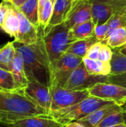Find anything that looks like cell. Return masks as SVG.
<instances>
[{
	"label": "cell",
	"instance_id": "obj_4",
	"mask_svg": "<svg viewBox=\"0 0 126 127\" xmlns=\"http://www.w3.org/2000/svg\"><path fill=\"white\" fill-rule=\"evenodd\" d=\"M116 103L114 101L104 100L90 96L79 103L57 111H51L49 115L57 121L66 125L73 121H77L100 108Z\"/></svg>",
	"mask_w": 126,
	"mask_h": 127
},
{
	"label": "cell",
	"instance_id": "obj_33",
	"mask_svg": "<svg viewBox=\"0 0 126 127\" xmlns=\"http://www.w3.org/2000/svg\"><path fill=\"white\" fill-rule=\"evenodd\" d=\"M7 10V3L5 1H2L1 2V7H0V27L1 26V25L4 22Z\"/></svg>",
	"mask_w": 126,
	"mask_h": 127
},
{
	"label": "cell",
	"instance_id": "obj_36",
	"mask_svg": "<svg viewBox=\"0 0 126 127\" xmlns=\"http://www.w3.org/2000/svg\"><path fill=\"white\" fill-rule=\"evenodd\" d=\"M115 50H117V51L118 52H120V54H122L126 56V44L125 45H123V47H121V48H117V49H115Z\"/></svg>",
	"mask_w": 126,
	"mask_h": 127
},
{
	"label": "cell",
	"instance_id": "obj_28",
	"mask_svg": "<svg viewBox=\"0 0 126 127\" xmlns=\"http://www.w3.org/2000/svg\"><path fill=\"white\" fill-rule=\"evenodd\" d=\"M111 5L114 13H120L126 16V0H97Z\"/></svg>",
	"mask_w": 126,
	"mask_h": 127
},
{
	"label": "cell",
	"instance_id": "obj_20",
	"mask_svg": "<svg viewBox=\"0 0 126 127\" xmlns=\"http://www.w3.org/2000/svg\"><path fill=\"white\" fill-rule=\"evenodd\" d=\"M16 53V48L14 41L8 42L0 48V68L10 71Z\"/></svg>",
	"mask_w": 126,
	"mask_h": 127
},
{
	"label": "cell",
	"instance_id": "obj_2",
	"mask_svg": "<svg viewBox=\"0 0 126 127\" xmlns=\"http://www.w3.org/2000/svg\"><path fill=\"white\" fill-rule=\"evenodd\" d=\"M39 39L46 67L50 76L57 62L73 42L69 36V29L62 23L44 33L43 29L39 27Z\"/></svg>",
	"mask_w": 126,
	"mask_h": 127
},
{
	"label": "cell",
	"instance_id": "obj_17",
	"mask_svg": "<svg viewBox=\"0 0 126 127\" xmlns=\"http://www.w3.org/2000/svg\"><path fill=\"white\" fill-rule=\"evenodd\" d=\"M6 2V1H5ZM7 3V10L1 28L10 36L16 37L19 29V19L16 8L9 2Z\"/></svg>",
	"mask_w": 126,
	"mask_h": 127
},
{
	"label": "cell",
	"instance_id": "obj_16",
	"mask_svg": "<svg viewBox=\"0 0 126 127\" xmlns=\"http://www.w3.org/2000/svg\"><path fill=\"white\" fill-rule=\"evenodd\" d=\"M10 72L13 74L18 90L24 91L27 86L28 80L26 76L22 57L17 50L12 63Z\"/></svg>",
	"mask_w": 126,
	"mask_h": 127
},
{
	"label": "cell",
	"instance_id": "obj_1",
	"mask_svg": "<svg viewBox=\"0 0 126 127\" xmlns=\"http://www.w3.org/2000/svg\"><path fill=\"white\" fill-rule=\"evenodd\" d=\"M39 115H49V112L37 105L24 91L0 90V126Z\"/></svg>",
	"mask_w": 126,
	"mask_h": 127
},
{
	"label": "cell",
	"instance_id": "obj_26",
	"mask_svg": "<svg viewBox=\"0 0 126 127\" xmlns=\"http://www.w3.org/2000/svg\"><path fill=\"white\" fill-rule=\"evenodd\" d=\"M108 30L107 37L111 33H112L115 30L123 27L126 28V16L120 13H114L108 22Z\"/></svg>",
	"mask_w": 126,
	"mask_h": 127
},
{
	"label": "cell",
	"instance_id": "obj_15",
	"mask_svg": "<svg viewBox=\"0 0 126 127\" xmlns=\"http://www.w3.org/2000/svg\"><path fill=\"white\" fill-rule=\"evenodd\" d=\"M72 2L68 0H56L53 4V13L50 22L44 30V33H47L52 28L64 23L67 14L71 7Z\"/></svg>",
	"mask_w": 126,
	"mask_h": 127
},
{
	"label": "cell",
	"instance_id": "obj_24",
	"mask_svg": "<svg viewBox=\"0 0 126 127\" xmlns=\"http://www.w3.org/2000/svg\"><path fill=\"white\" fill-rule=\"evenodd\" d=\"M110 63L111 66V74L126 73V56L114 49L113 57Z\"/></svg>",
	"mask_w": 126,
	"mask_h": 127
},
{
	"label": "cell",
	"instance_id": "obj_8",
	"mask_svg": "<svg viewBox=\"0 0 126 127\" xmlns=\"http://www.w3.org/2000/svg\"><path fill=\"white\" fill-rule=\"evenodd\" d=\"M90 96L104 100L114 101L123 106L126 101V89L110 83H97L88 90Z\"/></svg>",
	"mask_w": 126,
	"mask_h": 127
},
{
	"label": "cell",
	"instance_id": "obj_9",
	"mask_svg": "<svg viewBox=\"0 0 126 127\" xmlns=\"http://www.w3.org/2000/svg\"><path fill=\"white\" fill-rule=\"evenodd\" d=\"M91 0H76L72 2L64 24L71 30L75 25L91 19Z\"/></svg>",
	"mask_w": 126,
	"mask_h": 127
},
{
	"label": "cell",
	"instance_id": "obj_43",
	"mask_svg": "<svg viewBox=\"0 0 126 127\" xmlns=\"http://www.w3.org/2000/svg\"><path fill=\"white\" fill-rule=\"evenodd\" d=\"M0 7H1V3H0Z\"/></svg>",
	"mask_w": 126,
	"mask_h": 127
},
{
	"label": "cell",
	"instance_id": "obj_3",
	"mask_svg": "<svg viewBox=\"0 0 126 127\" xmlns=\"http://www.w3.org/2000/svg\"><path fill=\"white\" fill-rule=\"evenodd\" d=\"M16 50L22 57L27 80L34 79L50 86V74L46 67L39 39L33 45H23L14 42Z\"/></svg>",
	"mask_w": 126,
	"mask_h": 127
},
{
	"label": "cell",
	"instance_id": "obj_23",
	"mask_svg": "<svg viewBox=\"0 0 126 127\" xmlns=\"http://www.w3.org/2000/svg\"><path fill=\"white\" fill-rule=\"evenodd\" d=\"M105 42L111 48L117 49L126 44V28L123 27L115 30L105 40Z\"/></svg>",
	"mask_w": 126,
	"mask_h": 127
},
{
	"label": "cell",
	"instance_id": "obj_39",
	"mask_svg": "<svg viewBox=\"0 0 126 127\" xmlns=\"http://www.w3.org/2000/svg\"><path fill=\"white\" fill-rule=\"evenodd\" d=\"M123 117H124V121H125V124H126V112L123 111Z\"/></svg>",
	"mask_w": 126,
	"mask_h": 127
},
{
	"label": "cell",
	"instance_id": "obj_12",
	"mask_svg": "<svg viewBox=\"0 0 126 127\" xmlns=\"http://www.w3.org/2000/svg\"><path fill=\"white\" fill-rule=\"evenodd\" d=\"M4 127H65L50 115H39L19 119L4 125Z\"/></svg>",
	"mask_w": 126,
	"mask_h": 127
},
{
	"label": "cell",
	"instance_id": "obj_30",
	"mask_svg": "<svg viewBox=\"0 0 126 127\" xmlns=\"http://www.w3.org/2000/svg\"><path fill=\"white\" fill-rule=\"evenodd\" d=\"M113 53L114 51L108 45H107L105 43H102L99 54L98 60L105 62H111L113 57Z\"/></svg>",
	"mask_w": 126,
	"mask_h": 127
},
{
	"label": "cell",
	"instance_id": "obj_25",
	"mask_svg": "<svg viewBox=\"0 0 126 127\" xmlns=\"http://www.w3.org/2000/svg\"><path fill=\"white\" fill-rule=\"evenodd\" d=\"M0 89L4 91H20L16 87L12 73L1 68H0Z\"/></svg>",
	"mask_w": 126,
	"mask_h": 127
},
{
	"label": "cell",
	"instance_id": "obj_29",
	"mask_svg": "<svg viewBox=\"0 0 126 127\" xmlns=\"http://www.w3.org/2000/svg\"><path fill=\"white\" fill-rule=\"evenodd\" d=\"M108 30V22H107V23H105V24H103V25H97V26H95V28H94V36L99 42L105 41V39L107 38Z\"/></svg>",
	"mask_w": 126,
	"mask_h": 127
},
{
	"label": "cell",
	"instance_id": "obj_18",
	"mask_svg": "<svg viewBox=\"0 0 126 127\" xmlns=\"http://www.w3.org/2000/svg\"><path fill=\"white\" fill-rule=\"evenodd\" d=\"M82 62L91 74L108 76L111 72V66L110 62L101 61L99 60H92L86 57L82 58Z\"/></svg>",
	"mask_w": 126,
	"mask_h": 127
},
{
	"label": "cell",
	"instance_id": "obj_27",
	"mask_svg": "<svg viewBox=\"0 0 126 127\" xmlns=\"http://www.w3.org/2000/svg\"><path fill=\"white\" fill-rule=\"evenodd\" d=\"M124 123L125 121L123 117V112H121L108 116L97 127H111Z\"/></svg>",
	"mask_w": 126,
	"mask_h": 127
},
{
	"label": "cell",
	"instance_id": "obj_14",
	"mask_svg": "<svg viewBox=\"0 0 126 127\" xmlns=\"http://www.w3.org/2000/svg\"><path fill=\"white\" fill-rule=\"evenodd\" d=\"M91 19L95 26L107 23L114 14L113 7L109 4L97 0H91Z\"/></svg>",
	"mask_w": 126,
	"mask_h": 127
},
{
	"label": "cell",
	"instance_id": "obj_42",
	"mask_svg": "<svg viewBox=\"0 0 126 127\" xmlns=\"http://www.w3.org/2000/svg\"><path fill=\"white\" fill-rule=\"evenodd\" d=\"M68 1H71V2H74V1H76V0H68Z\"/></svg>",
	"mask_w": 126,
	"mask_h": 127
},
{
	"label": "cell",
	"instance_id": "obj_6",
	"mask_svg": "<svg viewBox=\"0 0 126 127\" xmlns=\"http://www.w3.org/2000/svg\"><path fill=\"white\" fill-rule=\"evenodd\" d=\"M100 83H108V76L91 74L82 62L69 77L64 89L71 91H86Z\"/></svg>",
	"mask_w": 126,
	"mask_h": 127
},
{
	"label": "cell",
	"instance_id": "obj_22",
	"mask_svg": "<svg viewBox=\"0 0 126 127\" xmlns=\"http://www.w3.org/2000/svg\"><path fill=\"white\" fill-rule=\"evenodd\" d=\"M39 0H27L17 9L35 26L39 27L38 19Z\"/></svg>",
	"mask_w": 126,
	"mask_h": 127
},
{
	"label": "cell",
	"instance_id": "obj_38",
	"mask_svg": "<svg viewBox=\"0 0 126 127\" xmlns=\"http://www.w3.org/2000/svg\"><path fill=\"white\" fill-rule=\"evenodd\" d=\"M121 107H122V109H123L124 112H126V101L124 103V104L123 106H121Z\"/></svg>",
	"mask_w": 126,
	"mask_h": 127
},
{
	"label": "cell",
	"instance_id": "obj_5",
	"mask_svg": "<svg viewBox=\"0 0 126 127\" xmlns=\"http://www.w3.org/2000/svg\"><path fill=\"white\" fill-rule=\"evenodd\" d=\"M82 62V58L65 53L57 62L50 76V89L64 88L74 71Z\"/></svg>",
	"mask_w": 126,
	"mask_h": 127
},
{
	"label": "cell",
	"instance_id": "obj_35",
	"mask_svg": "<svg viewBox=\"0 0 126 127\" xmlns=\"http://www.w3.org/2000/svg\"><path fill=\"white\" fill-rule=\"evenodd\" d=\"M65 127H85L77 121H73L65 125Z\"/></svg>",
	"mask_w": 126,
	"mask_h": 127
},
{
	"label": "cell",
	"instance_id": "obj_13",
	"mask_svg": "<svg viewBox=\"0 0 126 127\" xmlns=\"http://www.w3.org/2000/svg\"><path fill=\"white\" fill-rule=\"evenodd\" d=\"M121 112H123L121 106L117 103H114L99 109L89 115L77 121V122L85 127H97L108 116Z\"/></svg>",
	"mask_w": 126,
	"mask_h": 127
},
{
	"label": "cell",
	"instance_id": "obj_10",
	"mask_svg": "<svg viewBox=\"0 0 126 127\" xmlns=\"http://www.w3.org/2000/svg\"><path fill=\"white\" fill-rule=\"evenodd\" d=\"M24 92L37 105L50 112L52 97L48 86L42 84L34 79H29Z\"/></svg>",
	"mask_w": 126,
	"mask_h": 127
},
{
	"label": "cell",
	"instance_id": "obj_21",
	"mask_svg": "<svg viewBox=\"0 0 126 127\" xmlns=\"http://www.w3.org/2000/svg\"><path fill=\"white\" fill-rule=\"evenodd\" d=\"M97 42L99 41L94 36L85 39H79V40L74 41L71 44L66 53L71 54L75 56L83 58L86 57L87 52L88 49L91 48V46Z\"/></svg>",
	"mask_w": 126,
	"mask_h": 127
},
{
	"label": "cell",
	"instance_id": "obj_34",
	"mask_svg": "<svg viewBox=\"0 0 126 127\" xmlns=\"http://www.w3.org/2000/svg\"><path fill=\"white\" fill-rule=\"evenodd\" d=\"M27 0H13L11 2H10V4H13L15 7H16V8H18V7H19L22 4H23L25 1H27Z\"/></svg>",
	"mask_w": 126,
	"mask_h": 127
},
{
	"label": "cell",
	"instance_id": "obj_31",
	"mask_svg": "<svg viewBox=\"0 0 126 127\" xmlns=\"http://www.w3.org/2000/svg\"><path fill=\"white\" fill-rule=\"evenodd\" d=\"M108 83L120 86L126 89V73L108 75Z\"/></svg>",
	"mask_w": 126,
	"mask_h": 127
},
{
	"label": "cell",
	"instance_id": "obj_32",
	"mask_svg": "<svg viewBox=\"0 0 126 127\" xmlns=\"http://www.w3.org/2000/svg\"><path fill=\"white\" fill-rule=\"evenodd\" d=\"M102 45V42H97L94 43V45H92L87 52L86 57L92 59V60H98V57H99V54H100Z\"/></svg>",
	"mask_w": 126,
	"mask_h": 127
},
{
	"label": "cell",
	"instance_id": "obj_11",
	"mask_svg": "<svg viewBox=\"0 0 126 127\" xmlns=\"http://www.w3.org/2000/svg\"><path fill=\"white\" fill-rule=\"evenodd\" d=\"M16 10L19 19V29L16 37L14 39V42L23 45H33L36 43L39 38V27L32 24L17 8Z\"/></svg>",
	"mask_w": 126,
	"mask_h": 127
},
{
	"label": "cell",
	"instance_id": "obj_40",
	"mask_svg": "<svg viewBox=\"0 0 126 127\" xmlns=\"http://www.w3.org/2000/svg\"><path fill=\"white\" fill-rule=\"evenodd\" d=\"M2 1H6V2H9V3H10L13 0H2Z\"/></svg>",
	"mask_w": 126,
	"mask_h": 127
},
{
	"label": "cell",
	"instance_id": "obj_41",
	"mask_svg": "<svg viewBox=\"0 0 126 127\" xmlns=\"http://www.w3.org/2000/svg\"><path fill=\"white\" fill-rule=\"evenodd\" d=\"M56 1V0H50V1L52 2V4H55Z\"/></svg>",
	"mask_w": 126,
	"mask_h": 127
},
{
	"label": "cell",
	"instance_id": "obj_37",
	"mask_svg": "<svg viewBox=\"0 0 126 127\" xmlns=\"http://www.w3.org/2000/svg\"><path fill=\"white\" fill-rule=\"evenodd\" d=\"M111 127H126V124L124 123V124H118V125H116V126Z\"/></svg>",
	"mask_w": 126,
	"mask_h": 127
},
{
	"label": "cell",
	"instance_id": "obj_44",
	"mask_svg": "<svg viewBox=\"0 0 126 127\" xmlns=\"http://www.w3.org/2000/svg\"><path fill=\"white\" fill-rule=\"evenodd\" d=\"M0 90H1V89H0Z\"/></svg>",
	"mask_w": 126,
	"mask_h": 127
},
{
	"label": "cell",
	"instance_id": "obj_7",
	"mask_svg": "<svg viewBox=\"0 0 126 127\" xmlns=\"http://www.w3.org/2000/svg\"><path fill=\"white\" fill-rule=\"evenodd\" d=\"M52 103L50 111H57L74 106L90 97L86 91H71L64 88H53L50 89Z\"/></svg>",
	"mask_w": 126,
	"mask_h": 127
},
{
	"label": "cell",
	"instance_id": "obj_19",
	"mask_svg": "<svg viewBox=\"0 0 126 127\" xmlns=\"http://www.w3.org/2000/svg\"><path fill=\"white\" fill-rule=\"evenodd\" d=\"M95 25L92 19L75 25L69 30V36L71 39L74 42L79 39H85L94 36Z\"/></svg>",
	"mask_w": 126,
	"mask_h": 127
}]
</instances>
